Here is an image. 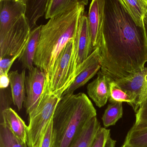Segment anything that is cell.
<instances>
[{
	"label": "cell",
	"mask_w": 147,
	"mask_h": 147,
	"mask_svg": "<svg viewBox=\"0 0 147 147\" xmlns=\"http://www.w3.org/2000/svg\"><path fill=\"white\" fill-rule=\"evenodd\" d=\"M100 70L114 81L142 70L147 63V37L119 0H105Z\"/></svg>",
	"instance_id": "1"
},
{
	"label": "cell",
	"mask_w": 147,
	"mask_h": 147,
	"mask_svg": "<svg viewBox=\"0 0 147 147\" xmlns=\"http://www.w3.org/2000/svg\"><path fill=\"white\" fill-rule=\"evenodd\" d=\"M85 6H78L42 25L34 65L45 74L47 80L61 51L69 40L75 38L80 20L85 13Z\"/></svg>",
	"instance_id": "2"
},
{
	"label": "cell",
	"mask_w": 147,
	"mask_h": 147,
	"mask_svg": "<svg viewBox=\"0 0 147 147\" xmlns=\"http://www.w3.org/2000/svg\"><path fill=\"white\" fill-rule=\"evenodd\" d=\"M96 110L83 93L63 95L53 115L51 147H70Z\"/></svg>",
	"instance_id": "3"
},
{
	"label": "cell",
	"mask_w": 147,
	"mask_h": 147,
	"mask_svg": "<svg viewBox=\"0 0 147 147\" xmlns=\"http://www.w3.org/2000/svg\"><path fill=\"white\" fill-rule=\"evenodd\" d=\"M76 77L75 41L69 40L58 55L53 69L46 80L45 89L61 98Z\"/></svg>",
	"instance_id": "4"
},
{
	"label": "cell",
	"mask_w": 147,
	"mask_h": 147,
	"mask_svg": "<svg viewBox=\"0 0 147 147\" xmlns=\"http://www.w3.org/2000/svg\"><path fill=\"white\" fill-rule=\"evenodd\" d=\"M61 98L49 93L45 88L38 107L29 116L26 143L28 147H41L46 129Z\"/></svg>",
	"instance_id": "5"
},
{
	"label": "cell",
	"mask_w": 147,
	"mask_h": 147,
	"mask_svg": "<svg viewBox=\"0 0 147 147\" xmlns=\"http://www.w3.org/2000/svg\"><path fill=\"white\" fill-rule=\"evenodd\" d=\"M31 31L25 14L0 28V59L10 58L22 53Z\"/></svg>",
	"instance_id": "6"
},
{
	"label": "cell",
	"mask_w": 147,
	"mask_h": 147,
	"mask_svg": "<svg viewBox=\"0 0 147 147\" xmlns=\"http://www.w3.org/2000/svg\"><path fill=\"white\" fill-rule=\"evenodd\" d=\"M46 76L37 67L29 71L26 76V96L24 102L26 113L31 115L36 110L40 103L46 85Z\"/></svg>",
	"instance_id": "7"
},
{
	"label": "cell",
	"mask_w": 147,
	"mask_h": 147,
	"mask_svg": "<svg viewBox=\"0 0 147 147\" xmlns=\"http://www.w3.org/2000/svg\"><path fill=\"white\" fill-rule=\"evenodd\" d=\"M115 81L135 100L133 109L136 112L147 98V66L141 71Z\"/></svg>",
	"instance_id": "8"
},
{
	"label": "cell",
	"mask_w": 147,
	"mask_h": 147,
	"mask_svg": "<svg viewBox=\"0 0 147 147\" xmlns=\"http://www.w3.org/2000/svg\"><path fill=\"white\" fill-rule=\"evenodd\" d=\"M101 67L100 48L98 46L94 49L92 54L81 64L77 71L74 81L62 96L73 94L75 91L83 86L98 74Z\"/></svg>",
	"instance_id": "9"
},
{
	"label": "cell",
	"mask_w": 147,
	"mask_h": 147,
	"mask_svg": "<svg viewBox=\"0 0 147 147\" xmlns=\"http://www.w3.org/2000/svg\"><path fill=\"white\" fill-rule=\"evenodd\" d=\"M76 74L81 64L93 51L88 18L85 14L80 20L75 38Z\"/></svg>",
	"instance_id": "10"
},
{
	"label": "cell",
	"mask_w": 147,
	"mask_h": 147,
	"mask_svg": "<svg viewBox=\"0 0 147 147\" xmlns=\"http://www.w3.org/2000/svg\"><path fill=\"white\" fill-rule=\"evenodd\" d=\"M105 0H93L89 6L88 23L94 49L100 46L102 38Z\"/></svg>",
	"instance_id": "11"
},
{
	"label": "cell",
	"mask_w": 147,
	"mask_h": 147,
	"mask_svg": "<svg viewBox=\"0 0 147 147\" xmlns=\"http://www.w3.org/2000/svg\"><path fill=\"white\" fill-rule=\"evenodd\" d=\"M113 81L100 70L97 74V78L88 85V94L98 107L104 106L109 100L111 84Z\"/></svg>",
	"instance_id": "12"
},
{
	"label": "cell",
	"mask_w": 147,
	"mask_h": 147,
	"mask_svg": "<svg viewBox=\"0 0 147 147\" xmlns=\"http://www.w3.org/2000/svg\"><path fill=\"white\" fill-rule=\"evenodd\" d=\"M1 123L5 124L17 138L26 144L28 126L11 107L7 108L1 112Z\"/></svg>",
	"instance_id": "13"
},
{
	"label": "cell",
	"mask_w": 147,
	"mask_h": 147,
	"mask_svg": "<svg viewBox=\"0 0 147 147\" xmlns=\"http://www.w3.org/2000/svg\"><path fill=\"white\" fill-rule=\"evenodd\" d=\"M25 69L20 74L18 70L11 71L8 74L13 102L19 111L22 109L25 100Z\"/></svg>",
	"instance_id": "14"
},
{
	"label": "cell",
	"mask_w": 147,
	"mask_h": 147,
	"mask_svg": "<svg viewBox=\"0 0 147 147\" xmlns=\"http://www.w3.org/2000/svg\"><path fill=\"white\" fill-rule=\"evenodd\" d=\"M42 25L37 26L32 30L28 43L22 52L19 61L22 63L24 69L31 70L33 68L34 60L39 43Z\"/></svg>",
	"instance_id": "15"
},
{
	"label": "cell",
	"mask_w": 147,
	"mask_h": 147,
	"mask_svg": "<svg viewBox=\"0 0 147 147\" xmlns=\"http://www.w3.org/2000/svg\"><path fill=\"white\" fill-rule=\"evenodd\" d=\"M100 127V123L96 117L93 118L85 125L70 147H92Z\"/></svg>",
	"instance_id": "16"
},
{
	"label": "cell",
	"mask_w": 147,
	"mask_h": 147,
	"mask_svg": "<svg viewBox=\"0 0 147 147\" xmlns=\"http://www.w3.org/2000/svg\"><path fill=\"white\" fill-rule=\"evenodd\" d=\"M134 23L144 26V19L147 14V0H119Z\"/></svg>",
	"instance_id": "17"
},
{
	"label": "cell",
	"mask_w": 147,
	"mask_h": 147,
	"mask_svg": "<svg viewBox=\"0 0 147 147\" xmlns=\"http://www.w3.org/2000/svg\"><path fill=\"white\" fill-rule=\"evenodd\" d=\"M26 4L25 16L31 30L36 28L39 18L46 13L49 0H25Z\"/></svg>",
	"instance_id": "18"
},
{
	"label": "cell",
	"mask_w": 147,
	"mask_h": 147,
	"mask_svg": "<svg viewBox=\"0 0 147 147\" xmlns=\"http://www.w3.org/2000/svg\"><path fill=\"white\" fill-rule=\"evenodd\" d=\"M88 3L87 0H49L45 19H50L58 14L70 11L78 6L87 5Z\"/></svg>",
	"instance_id": "19"
},
{
	"label": "cell",
	"mask_w": 147,
	"mask_h": 147,
	"mask_svg": "<svg viewBox=\"0 0 147 147\" xmlns=\"http://www.w3.org/2000/svg\"><path fill=\"white\" fill-rule=\"evenodd\" d=\"M123 145L125 147H147V125L134 124Z\"/></svg>",
	"instance_id": "20"
},
{
	"label": "cell",
	"mask_w": 147,
	"mask_h": 147,
	"mask_svg": "<svg viewBox=\"0 0 147 147\" xmlns=\"http://www.w3.org/2000/svg\"><path fill=\"white\" fill-rule=\"evenodd\" d=\"M123 115V103L113 102L109 104L102 117L105 127L114 125Z\"/></svg>",
	"instance_id": "21"
},
{
	"label": "cell",
	"mask_w": 147,
	"mask_h": 147,
	"mask_svg": "<svg viewBox=\"0 0 147 147\" xmlns=\"http://www.w3.org/2000/svg\"><path fill=\"white\" fill-rule=\"evenodd\" d=\"M109 100L110 103L126 102L133 108L135 105V100L120 88L115 81H113L111 84Z\"/></svg>",
	"instance_id": "22"
},
{
	"label": "cell",
	"mask_w": 147,
	"mask_h": 147,
	"mask_svg": "<svg viewBox=\"0 0 147 147\" xmlns=\"http://www.w3.org/2000/svg\"><path fill=\"white\" fill-rule=\"evenodd\" d=\"M110 136V130L100 127L95 136L92 147H105Z\"/></svg>",
	"instance_id": "23"
},
{
	"label": "cell",
	"mask_w": 147,
	"mask_h": 147,
	"mask_svg": "<svg viewBox=\"0 0 147 147\" xmlns=\"http://www.w3.org/2000/svg\"><path fill=\"white\" fill-rule=\"evenodd\" d=\"M21 54L22 53L10 58L0 59V75L8 74L12 65L16 59L20 57Z\"/></svg>",
	"instance_id": "24"
},
{
	"label": "cell",
	"mask_w": 147,
	"mask_h": 147,
	"mask_svg": "<svg viewBox=\"0 0 147 147\" xmlns=\"http://www.w3.org/2000/svg\"><path fill=\"white\" fill-rule=\"evenodd\" d=\"M52 129L53 120L52 118L46 129L41 147H51L52 143Z\"/></svg>",
	"instance_id": "25"
},
{
	"label": "cell",
	"mask_w": 147,
	"mask_h": 147,
	"mask_svg": "<svg viewBox=\"0 0 147 147\" xmlns=\"http://www.w3.org/2000/svg\"><path fill=\"white\" fill-rule=\"evenodd\" d=\"M10 79L8 74L0 75V88H7L10 85Z\"/></svg>",
	"instance_id": "26"
},
{
	"label": "cell",
	"mask_w": 147,
	"mask_h": 147,
	"mask_svg": "<svg viewBox=\"0 0 147 147\" xmlns=\"http://www.w3.org/2000/svg\"><path fill=\"white\" fill-rule=\"evenodd\" d=\"M144 26L145 27V31H146V35L147 37V14L145 16L144 19Z\"/></svg>",
	"instance_id": "27"
},
{
	"label": "cell",
	"mask_w": 147,
	"mask_h": 147,
	"mask_svg": "<svg viewBox=\"0 0 147 147\" xmlns=\"http://www.w3.org/2000/svg\"><path fill=\"white\" fill-rule=\"evenodd\" d=\"M121 147H124V146L123 145H122V146Z\"/></svg>",
	"instance_id": "28"
}]
</instances>
